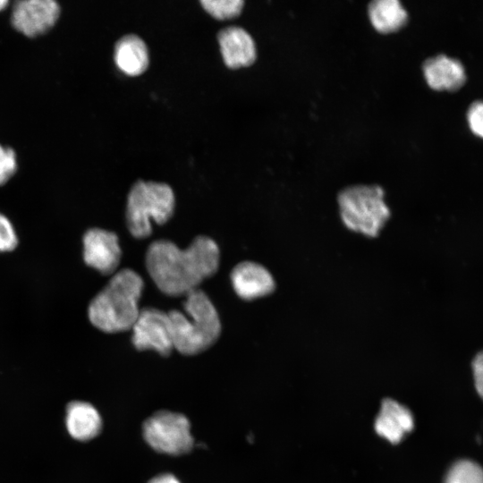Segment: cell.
Instances as JSON below:
<instances>
[{
  "label": "cell",
  "mask_w": 483,
  "mask_h": 483,
  "mask_svg": "<svg viewBox=\"0 0 483 483\" xmlns=\"http://www.w3.org/2000/svg\"><path fill=\"white\" fill-rule=\"evenodd\" d=\"M146 268L157 287L169 296H185L216 273L220 250L205 235L197 236L187 249L168 240H157L148 248Z\"/></svg>",
  "instance_id": "6da1fadb"
},
{
  "label": "cell",
  "mask_w": 483,
  "mask_h": 483,
  "mask_svg": "<svg viewBox=\"0 0 483 483\" xmlns=\"http://www.w3.org/2000/svg\"><path fill=\"white\" fill-rule=\"evenodd\" d=\"M143 287L141 276L132 269L115 273L89 305L91 324L106 333L131 329L141 309L139 301Z\"/></svg>",
  "instance_id": "7a4b0ae2"
},
{
  "label": "cell",
  "mask_w": 483,
  "mask_h": 483,
  "mask_svg": "<svg viewBox=\"0 0 483 483\" xmlns=\"http://www.w3.org/2000/svg\"><path fill=\"white\" fill-rule=\"evenodd\" d=\"M182 313L167 312L174 349L184 355H195L212 346L221 334V321L208 296L199 288L185 295Z\"/></svg>",
  "instance_id": "3957f363"
},
{
  "label": "cell",
  "mask_w": 483,
  "mask_h": 483,
  "mask_svg": "<svg viewBox=\"0 0 483 483\" xmlns=\"http://www.w3.org/2000/svg\"><path fill=\"white\" fill-rule=\"evenodd\" d=\"M175 205L172 188L164 182L139 180L131 188L126 206V224L136 239L152 233V223L165 224L173 216Z\"/></svg>",
  "instance_id": "277c9868"
},
{
  "label": "cell",
  "mask_w": 483,
  "mask_h": 483,
  "mask_svg": "<svg viewBox=\"0 0 483 483\" xmlns=\"http://www.w3.org/2000/svg\"><path fill=\"white\" fill-rule=\"evenodd\" d=\"M340 214L351 230L377 236L390 216L384 191L377 185H355L338 195Z\"/></svg>",
  "instance_id": "5b68a950"
},
{
  "label": "cell",
  "mask_w": 483,
  "mask_h": 483,
  "mask_svg": "<svg viewBox=\"0 0 483 483\" xmlns=\"http://www.w3.org/2000/svg\"><path fill=\"white\" fill-rule=\"evenodd\" d=\"M145 441L155 451L170 455L189 453L194 440L186 416L170 411H158L143 423Z\"/></svg>",
  "instance_id": "8992f818"
},
{
  "label": "cell",
  "mask_w": 483,
  "mask_h": 483,
  "mask_svg": "<svg viewBox=\"0 0 483 483\" xmlns=\"http://www.w3.org/2000/svg\"><path fill=\"white\" fill-rule=\"evenodd\" d=\"M131 330V343L139 351L152 350L165 357L174 350L168 314L161 309H141Z\"/></svg>",
  "instance_id": "52a82bcc"
},
{
  "label": "cell",
  "mask_w": 483,
  "mask_h": 483,
  "mask_svg": "<svg viewBox=\"0 0 483 483\" xmlns=\"http://www.w3.org/2000/svg\"><path fill=\"white\" fill-rule=\"evenodd\" d=\"M59 14V4L54 0H21L15 3L11 20L18 31L35 37L52 28Z\"/></svg>",
  "instance_id": "ba28073f"
},
{
  "label": "cell",
  "mask_w": 483,
  "mask_h": 483,
  "mask_svg": "<svg viewBox=\"0 0 483 483\" xmlns=\"http://www.w3.org/2000/svg\"><path fill=\"white\" fill-rule=\"evenodd\" d=\"M122 257L116 233L100 228H91L83 236L85 263L104 275L114 273Z\"/></svg>",
  "instance_id": "9c48e42d"
},
{
  "label": "cell",
  "mask_w": 483,
  "mask_h": 483,
  "mask_svg": "<svg viewBox=\"0 0 483 483\" xmlns=\"http://www.w3.org/2000/svg\"><path fill=\"white\" fill-rule=\"evenodd\" d=\"M236 294L246 301L266 296L275 289V281L262 265L243 261L237 264L230 275Z\"/></svg>",
  "instance_id": "30bf717a"
},
{
  "label": "cell",
  "mask_w": 483,
  "mask_h": 483,
  "mask_svg": "<svg viewBox=\"0 0 483 483\" xmlns=\"http://www.w3.org/2000/svg\"><path fill=\"white\" fill-rule=\"evenodd\" d=\"M414 428V417L409 408L399 402L386 398L381 402L375 419L377 434L392 444H398Z\"/></svg>",
  "instance_id": "8fae6325"
},
{
  "label": "cell",
  "mask_w": 483,
  "mask_h": 483,
  "mask_svg": "<svg viewBox=\"0 0 483 483\" xmlns=\"http://www.w3.org/2000/svg\"><path fill=\"white\" fill-rule=\"evenodd\" d=\"M225 64L236 69L253 64L257 57L255 42L249 32L239 26L222 29L217 34Z\"/></svg>",
  "instance_id": "7c38bea8"
},
{
  "label": "cell",
  "mask_w": 483,
  "mask_h": 483,
  "mask_svg": "<svg viewBox=\"0 0 483 483\" xmlns=\"http://www.w3.org/2000/svg\"><path fill=\"white\" fill-rule=\"evenodd\" d=\"M428 86L436 90H456L466 80L463 64L444 54L428 58L422 65Z\"/></svg>",
  "instance_id": "4fadbf2b"
},
{
  "label": "cell",
  "mask_w": 483,
  "mask_h": 483,
  "mask_svg": "<svg viewBox=\"0 0 483 483\" xmlns=\"http://www.w3.org/2000/svg\"><path fill=\"white\" fill-rule=\"evenodd\" d=\"M66 428L76 440L88 441L101 431L102 419L97 410L90 403L73 401L66 407Z\"/></svg>",
  "instance_id": "5bb4252c"
},
{
  "label": "cell",
  "mask_w": 483,
  "mask_h": 483,
  "mask_svg": "<svg viewBox=\"0 0 483 483\" xmlns=\"http://www.w3.org/2000/svg\"><path fill=\"white\" fill-rule=\"evenodd\" d=\"M114 61L124 73L131 76L139 75L148 66V47L138 35H124L115 43Z\"/></svg>",
  "instance_id": "9a60e30c"
},
{
  "label": "cell",
  "mask_w": 483,
  "mask_h": 483,
  "mask_svg": "<svg viewBox=\"0 0 483 483\" xmlns=\"http://www.w3.org/2000/svg\"><path fill=\"white\" fill-rule=\"evenodd\" d=\"M373 27L381 33L394 32L408 21V13L398 0H375L368 7Z\"/></svg>",
  "instance_id": "2e32d148"
},
{
  "label": "cell",
  "mask_w": 483,
  "mask_h": 483,
  "mask_svg": "<svg viewBox=\"0 0 483 483\" xmlns=\"http://www.w3.org/2000/svg\"><path fill=\"white\" fill-rule=\"evenodd\" d=\"M444 483H483V468L470 460H459L447 470Z\"/></svg>",
  "instance_id": "e0dca14e"
},
{
  "label": "cell",
  "mask_w": 483,
  "mask_h": 483,
  "mask_svg": "<svg viewBox=\"0 0 483 483\" xmlns=\"http://www.w3.org/2000/svg\"><path fill=\"white\" fill-rule=\"evenodd\" d=\"M205 10L218 20L237 16L244 4L242 0H202Z\"/></svg>",
  "instance_id": "ac0fdd59"
},
{
  "label": "cell",
  "mask_w": 483,
  "mask_h": 483,
  "mask_svg": "<svg viewBox=\"0 0 483 483\" xmlns=\"http://www.w3.org/2000/svg\"><path fill=\"white\" fill-rule=\"evenodd\" d=\"M17 163L14 151L0 145V185L14 174Z\"/></svg>",
  "instance_id": "d6986e66"
},
{
  "label": "cell",
  "mask_w": 483,
  "mask_h": 483,
  "mask_svg": "<svg viewBox=\"0 0 483 483\" xmlns=\"http://www.w3.org/2000/svg\"><path fill=\"white\" fill-rule=\"evenodd\" d=\"M17 237L10 221L0 214V251H10L15 249Z\"/></svg>",
  "instance_id": "ffe728a7"
},
{
  "label": "cell",
  "mask_w": 483,
  "mask_h": 483,
  "mask_svg": "<svg viewBox=\"0 0 483 483\" xmlns=\"http://www.w3.org/2000/svg\"><path fill=\"white\" fill-rule=\"evenodd\" d=\"M467 120L471 131L483 138V101H474L467 112Z\"/></svg>",
  "instance_id": "44dd1931"
},
{
  "label": "cell",
  "mask_w": 483,
  "mask_h": 483,
  "mask_svg": "<svg viewBox=\"0 0 483 483\" xmlns=\"http://www.w3.org/2000/svg\"><path fill=\"white\" fill-rule=\"evenodd\" d=\"M472 370L475 388L483 399V351L479 352L472 360Z\"/></svg>",
  "instance_id": "7402d4cb"
},
{
  "label": "cell",
  "mask_w": 483,
  "mask_h": 483,
  "mask_svg": "<svg viewBox=\"0 0 483 483\" xmlns=\"http://www.w3.org/2000/svg\"><path fill=\"white\" fill-rule=\"evenodd\" d=\"M148 483H181L180 480L171 473H162L152 478Z\"/></svg>",
  "instance_id": "603a6c76"
},
{
  "label": "cell",
  "mask_w": 483,
  "mask_h": 483,
  "mask_svg": "<svg viewBox=\"0 0 483 483\" xmlns=\"http://www.w3.org/2000/svg\"><path fill=\"white\" fill-rule=\"evenodd\" d=\"M7 4H8V1L0 0V11L5 8Z\"/></svg>",
  "instance_id": "cb8c5ba5"
}]
</instances>
